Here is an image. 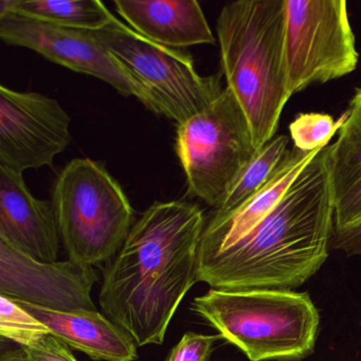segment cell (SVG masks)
I'll use <instances>...</instances> for the list:
<instances>
[{
	"label": "cell",
	"instance_id": "5b68a950",
	"mask_svg": "<svg viewBox=\"0 0 361 361\" xmlns=\"http://www.w3.org/2000/svg\"><path fill=\"white\" fill-rule=\"evenodd\" d=\"M52 204L69 259L94 267L117 255L132 229L134 210L102 162L77 158L56 178Z\"/></svg>",
	"mask_w": 361,
	"mask_h": 361
},
{
	"label": "cell",
	"instance_id": "8992f818",
	"mask_svg": "<svg viewBox=\"0 0 361 361\" xmlns=\"http://www.w3.org/2000/svg\"><path fill=\"white\" fill-rule=\"evenodd\" d=\"M92 33L134 84L138 100L177 126L204 111L225 88L221 75H200L191 54L149 41L118 18Z\"/></svg>",
	"mask_w": 361,
	"mask_h": 361
},
{
	"label": "cell",
	"instance_id": "277c9868",
	"mask_svg": "<svg viewBox=\"0 0 361 361\" xmlns=\"http://www.w3.org/2000/svg\"><path fill=\"white\" fill-rule=\"evenodd\" d=\"M192 310L250 361L305 358L320 325L310 295L291 289L211 288L193 300Z\"/></svg>",
	"mask_w": 361,
	"mask_h": 361
},
{
	"label": "cell",
	"instance_id": "6da1fadb",
	"mask_svg": "<svg viewBox=\"0 0 361 361\" xmlns=\"http://www.w3.org/2000/svg\"><path fill=\"white\" fill-rule=\"evenodd\" d=\"M204 211L185 200L155 202L133 225L104 270L99 302L137 346L162 344L188 291L198 282Z\"/></svg>",
	"mask_w": 361,
	"mask_h": 361
},
{
	"label": "cell",
	"instance_id": "ba28073f",
	"mask_svg": "<svg viewBox=\"0 0 361 361\" xmlns=\"http://www.w3.org/2000/svg\"><path fill=\"white\" fill-rule=\"evenodd\" d=\"M285 56L291 94L345 77L359 54L344 0H286Z\"/></svg>",
	"mask_w": 361,
	"mask_h": 361
},
{
	"label": "cell",
	"instance_id": "e0dca14e",
	"mask_svg": "<svg viewBox=\"0 0 361 361\" xmlns=\"http://www.w3.org/2000/svg\"><path fill=\"white\" fill-rule=\"evenodd\" d=\"M0 11L75 30H102L116 16L99 0H3Z\"/></svg>",
	"mask_w": 361,
	"mask_h": 361
},
{
	"label": "cell",
	"instance_id": "9a60e30c",
	"mask_svg": "<svg viewBox=\"0 0 361 361\" xmlns=\"http://www.w3.org/2000/svg\"><path fill=\"white\" fill-rule=\"evenodd\" d=\"M16 300L67 345L97 361H135L137 344L119 325L98 310L56 312Z\"/></svg>",
	"mask_w": 361,
	"mask_h": 361
},
{
	"label": "cell",
	"instance_id": "52a82bcc",
	"mask_svg": "<svg viewBox=\"0 0 361 361\" xmlns=\"http://www.w3.org/2000/svg\"><path fill=\"white\" fill-rule=\"evenodd\" d=\"M175 149L188 193L214 209L257 153L246 116L227 86L204 111L177 126Z\"/></svg>",
	"mask_w": 361,
	"mask_h": 361
},
{
	"label": "cell",
	"instance_id": "d6986e66",
	"mask_svg": "<svg viewBox=\"0 0 361 361\" xmlns=\"http://www.w3.org/2000/svg\"><path fill=\"white\" fill-rule=\"evenodd\" d=\"M0 335L20 344V348H30L39 343L51 331L32 314L7 295L0 297Z\"/></svg>",
	"mask_w": 361,
	"mask_h": 361
},
{
	"label": "cell",
	"instance_id": "cb8c5ba5",
	"mask_svg": "<svg viewBox=\"0 0 361 361\" xmlns=\"http://www.w3.org/2000/svg\"><path fill=\"white\" fill-rule=\"evenodd\" d=\"M0 361H31V359L26 350L20 348L16 350H3Z\"/></svg>",
	"mask_w": 361,
	"mask_h": 361
},
{
	"label": "cell",
	"instance_id": "3957f363",
	"mask_svg": "<svg viewBox=\"0 0 361 361\" xmlns=\"http://www.w3.org/2000/svg\"><path fill=\"white\" fill-rule=\"evenodd\" d=\"M221 71L259 149L276 136L289 90L285 56L286 0H238L216 25Z\"/></svg>",
	"mask_w": 361,
	"mask_h": 361
},
{
	"label": "cell",
	"instance_id": "30bf717a",
	"mask_svg": "<svg viewBox=\"0 0 361 361\" xmlns=\"http://www.w3.org/2000/svg\"><path fill=\"white\" fill-rule=\"evenodd\" d=\"M0 37L7 45L33 50L75 73L109 84L122 96L138 99L134 84L90 31L64 28L12 12L0 11Z\"/></svg>",
	"mask_w": 361,
	"mask_h": 361
},
{
	"label": "cell",
	"instance_id": "8fae6325",
	"mask_svg": "<svg viewBox=\"0 0 361 361\" xmlns=\"http://www.w3.org/2000/svg\"><path fill=\"white\" fill-rule=\"evenodd\" d=\"M97 276L75 262L39 263L0 240V293L56 312L97 310L90 293Z\"/></svg>",
	"mask_w": 361,
	"mask_h": 361
},
{
	"label": "cell",
	"instance_id": "603a6c76",
	"mask_svg": "<svg viewBox=\"0 0 361 361\" xmlns=\"http://www.w3.org/2000/svg\"><path fill=\"white\" fill-rule=\"evenodd\" d=\"M331 249L342 250L348 255H361V224L343 230H334Z\"/></svg>",
	"mask_w": 361,
	"mask_h": 361
},
{
	"label": "cell",
	"instance_id": "5bb4252c",
	"mask_svg": "<svg viewBox=\"0 0 361 361\" xmlns=\"http://www.w3.org/2000/svg\"><path fill=\"white\" fill-rule=\"evenodd\" d=\"M116 11L149 41L173 49L215 45V37L196 0H116Z\"/></svg>",
	"mask_w": 361,
	"mask_h": 361
},
{
	"label": "cell",
	"instance_id": "7402d4cb",
	"mask_svg": "<svg viewBox=\"0 0 361 361\" xmlns=\"http://www.w3.org/2000/svg\"><path fill=\"white\" fill-rule=\"evenodd\" d=\"M24 348L31 361H78L68 345L54 335L47 336L35 345Z\"/></svg>",
	"mask_w": 361,
	"mask_h": 361
},
{
	"label": "cell",
	"instance_id": "9c48e42d",
	"mask_svg": "<svg viewBox=\"0 0 361 361\" xmlns=\"http://www.w3.org/2000/svg\"><path fill=\"white\" fill-rule=\"evenodd\" d=\"M71 121L56 99L0 86V166L23 174L54 166L71 145Z\"/></svg>",
	"mask_w": 361,
	"mask_h": 361
},
{
	"label": "cell",
	"instance_id": "7a4b0ae2",
	"mask_svg": "<svg viewBox=\"0 0 361 361\" xmlns=\"http://www.w3.org/2000/svg\"><path fill=\"white\" fill-rule=\"evenodd\" d=\"M334 232L329 145L299 173L271 213L236 244L197 263L212 288L293 289L326 261Z\"/></svg>",
	"mask_w": 361,
	"mask_h": 361
},
{
	"label": "cell",
	"instance_id": "d4e9b609",
	"mask_svg": "<svg viewBox=\"0 0 361 361\" xmlns=\"http://www.w3.org/2000/svg\"><path fill=\"white\" fill-rule=\"evenodd\" d=\"M350 109H356L361 113V87L358 88L355 92L354 98L350 101Z\"/></svg>",
	"mask_w": 361,
	"mask_h": 361
},
{
	"label": "cell",
	"instance_id": "44dd1931",
	"mask_svg": "<svg viewBox=\"0 0 361 361\" xmlns=\"http://www.w3.org/2000/svg\"><path fill=\"white\" fill-rule=\"evenodd\" d=\"M221 335H202L188 331L171 350L166 361H208Z\"/></svg>",
	"mask_w": 361,
	"mask_h": 361
},
{
	"label": "cell",
	"instance_id": "2e32d148",
	"mask_svg": "<svg viewBox=\"0 0 361 361\" xmlns=\"http://www.w3.org/2000/svg\"><path fill=\"white\" fill-rule=\"evenodd\" d=\"M329 179L334 202V230L361 224V113L350 109L339 136L329 145Z\"/></svg>",
	"mask_w": 361,
	"mask_h": 361
},
{
	"label": "cell",
	"instance_id": "ac0fdd59",
	"mask_svg": "<svg viewBox=\"0 0 361 361\" xmlns=\"http://www.w3.org/2000/svg\"><path fill=\"white\" fill-rule=\"evenodd\" d=\"M288 137L280 135L257 149L250 161L240 171L212 215L228 214L257 194L280 168L288 153Z\"/></svg>",
	"mask_w": 361,
	"mask_h": 361
},
{
	"label": "cell",
	"instance_id": "7c38bea8",
	"mask_svg": "<svg viewBox=\"0 0 361 361\" xmlns=\"http://www.w3.org/2000/svg\"><path fill=\"white\" fill-rule=\"evenodd\" d=\"M0 240L39 263H56L61 234L54 204L37 200L23 174L0 166Z\"/></svg>",
	"mask_w": 361,
	"mask_h": 361
},
{
	"label": "cell",
	"instance_id": "ffe728a7",
	"mask_svg": "<svg viewBox=\"0 0 361 361\" xmlns=\"http://www.w3.org/2000/svg\"><path fill=\"white\" fill-rule=\"evenodd\" d=\"M342 122L343 117L335 122L333 117L325 114H301L289 126L293 147L302 152H312L326 147Z\"/></svg>",
	"mask_w": 361,
	"mask_h": 361
},
{
	"label": "cell",
	"instance_id": "4fadbf2b",
	"mask_svg": "<svg viewBox=\"0 0 361 361\" xmlns=\"http://www.w3.org/2000/svg\"><path fill=\"white\" fill-rule=\"evenodd\" d=\"M322 149L302 152L293 147L272 178L252 197L228 214H211L200 240L197 263L223 252L255 230L278 206L304 166Z\"/></svg>",
	"mask_w": 361,
	"mask_h": 361
}]
</instances>
